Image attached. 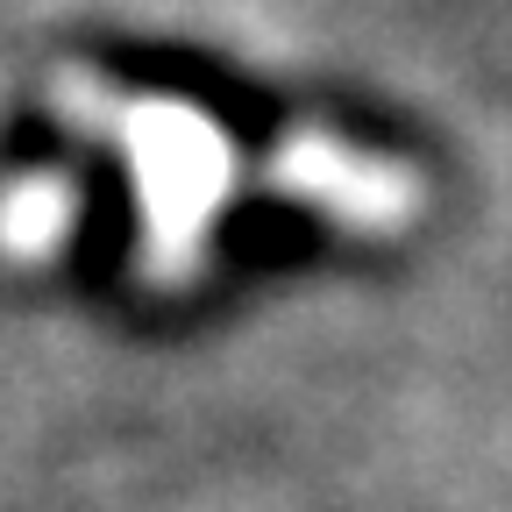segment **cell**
<instances>
[{"label": "cell", "mask_w": 512, "mask_h": 512, "mask_svg": "<svg viewBox=\"0 0 512 512\" xmlns=\"http://www.w3.org/2000/svg\"><path fill=\"white\" fill-rule=\"evenodd\" d=\"M285 200L328 214L335 228H356V235H406L413 214H420V178L377 150H356L342 136H292L278 150V178H271Z\"/></svg>", "instance_id": "1"}]
</instances>
